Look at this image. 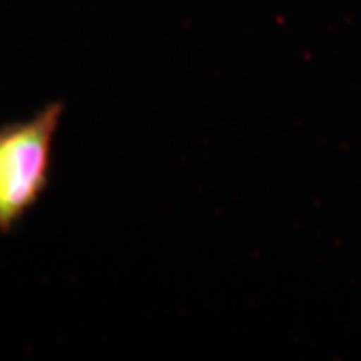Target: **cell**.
Listing matches in <instances>:
<instances>
[{"label":"cell","instance_id":"cell-1","mask_svg":"<svg viewBox=\"0 0 361 361\" xmlns=\"http://www.w3.org/2000/svg\"><path fill=\"white\" fill-rule=\"evenodd\" d=\"M65 104L0 127V233H11L51 185L52 141Z\"/></svg>","mask_w":361,"mask_h":361}]
</instances>
